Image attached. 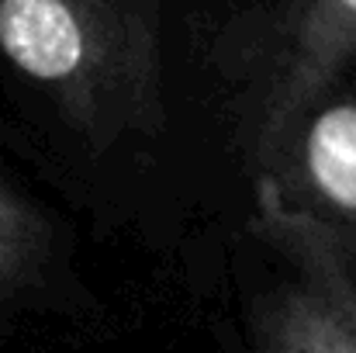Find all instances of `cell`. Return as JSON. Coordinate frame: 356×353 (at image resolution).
<instances>
[{
  "instance_id": "obj_1",
  "label": "cell",
  "mask_w": 356,
  "mask_h": 353,
  "mask_svg": "<svg viewBox=\"0 0 356 353\" xmlns=\"http://www.w3.org/2000/svg\"><path fill=\"white\" fill-rule=\"evenodd\" d=\"M0 52L94 152L166 125L156 24L135 0H0Z\"/></svg>"
},
{
  "instance_id": "obj_2",
  "label": "cell",
  "mask_w": 356,
  "mask_h": 353,
  "mask_svg": "<svg viewBox=\"0 0 356 353\" xmlns=\"http://www.w3.org/2000/svg\"><path fill=\"white\" fill-rule=\"evenodd\" d=\"M252 191V233L277 277L252 305L249 353H356L353 235L291 201L273 173H259Z\"/></svg>"
},
{
  "instance_id": "obj_3",
  "label": "cell",
  "mask_w": 356,
  "mask_h": 353,
  "mask_svg": "<svg viewBox=\"0 0 356 353\" xmlns=\"http://www.w3.org/2000/svg\"><path fill=\"white\" fill-rule=\"evenodd\" d=\"M356 59V0H287L256 45L245 87V146L277 173L339 73Z\"/></svg>"
},
{
  "instance_id": "obj_4",
  "label": "cell",
  "mask_w": 356,
  "mask_h": 353,
  "mask_svg": "<svg viewBox=\"0 0 356 353\" xmlns=\"http://www.w3.org/2000/svg\"><path fill=\"white\" fill-rule=\"evenodd\" d=\"M294 146L301 177L322 205L318 215L343 233H356V97L318 104L305 118Z\"/></svg>"
},
{
  "instance_id": "obj_5",
  "label": "cell",
  "mask_w": 356,
  "mask_h": 353,
  "mask_svg": "<svg viewBox=\"0 0 356 353\" xmlns=\"http://www.w3.org/2000/svg\"><path fill=\"white\" fill-rule=\"evenodd\" d=\"M49 253V222L0 184V298L21 291Z\"/></svg>"
}]
</instances>
